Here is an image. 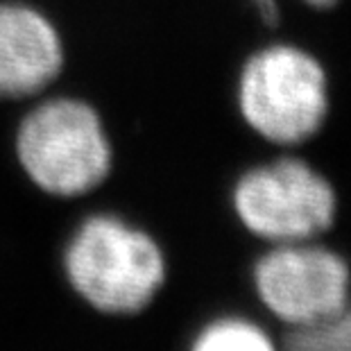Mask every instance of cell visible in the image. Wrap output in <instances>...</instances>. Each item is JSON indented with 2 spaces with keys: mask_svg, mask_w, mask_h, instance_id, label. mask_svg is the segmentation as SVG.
<instances>
[{
  "mask_svg": "<svg viewBox=\"0 0 351 351\" xmlns=\"http://www.w3.org/2000/svg\"><path fill=\"white\" fill-rule=\"evenodd\" d=\"M62 272L80 302L107 317L145 313L168 279L159 238L114 208L82 213L62 247Z\"/></svg>",
  "mask_w": 351,
  "mask_h": 351,
  "instance_id": "cell-1",
  "label": "cell"
},
{
  "mask_svg": "<svg viewBox=\"0 0 351 351\" xmlns=\"http://www.w3.org/2000/svg\"><path fill=\"white\" fill-rule=\"evenodd\" d=\"M14 159L36 193L71 204L109 182L116 156L93 104L73 95H41L16 127Z\"/></svg>",
  "mask_w": 351,
  "mask_h": 351,
  "instance_id": "cell-2",
  "label": "cell"
},
{
  "mask_svg": "<svg viewBox=\"0 0 351 351\" xmlns=\"http://www.w3.org/2000/svg\"><path fill=\"white\" fill-rule=\"evenodd\" d=\"M236 100L254 134L272 145L295 147L322 130L328 116V77L308 50L272 43L243 64Z\"/></svg>",
  "mask_w": 351,
  "mask_h": 351,
  "instance_id": "cell-3",
  "label": "cell"
},
{
  "mask_svg": "<svg viewBox=\"0 0 351 351\" xmlns=\"http://www.w3.org/2000/svg\"><path fill=\"white\" fill-rule=\"evenodd\" d=\"M229 202L238 225L263 245L317 241L335 225L340 206L333 184L293 154L247 168Z\"/></svg>",
  "mask_w": 351,
  "mask_h": 351,
  "instance_id": "cell-4",
  "label": "cell"
},
{
  "mask_svg": "<svg viewBox=\"0 0 351 351\" xmlns=\"http://www.w3.org/2000/svg\"><path fill=\"white\" fill-rule=\"evenodd\" d=\"M250 288L286 331L311 326L351 304V261L319 238L265 245L252 261Z\"/></svg>",
  "mask_w": 351,
  "mask_h": 351,
  "instance_id": "cell-5",
  "label": "cell"
},
{
  "mask_svg": "<svg viewBox=\"0 0 351 351\" xmlns=\"http://www.w3.org/2000/svg\"><path fill=\"white\" fill-rule=\"evenodd\" d=\"M66 66V46L48 14L21 0L0 3V102L46 95Z\"/></svg>",
  "mask_w": 351,
  "mask_h": 351,
  "instance_id": "cell-6",
  "label": "cell"
},
{
  "mask_svg": "<svg viewBox=\"0 0 351 351\" xmlns=\"http://www.w3.org/2000/svg\"><path fill=\"white\" fill-rule=\"evenodd\" d=\"M184 351H281V338L247 313L225 308L193 328Z\"/></svg>",
  "mask_w": 351,
  "mask_h": 351,
  "instance_id": "cell-7",
  "label": "cell"
},
{
  "mask_svg": "<svg viewBox=\"0 0 351 351\" xmlns=\"http://www.w3.org/2000/svg\"><path fill=\"white\" fill-rule=\"evenodd\" d=\"M281 351H351V304L317 324L286 331Z\"/></svg>",
  "mask_w": 351,
  "mask_h": 351,
  "instance_id": "cell-8",
  "label": "cell"
},
{
  "mask_svg": "<svg viewBox=\"0 0 351 351\" xmlns=\"http://www.w3.org/2000/svg\"><path fill=\"white\" fill-rule=\"evenodd\" d=\"M252 3L256 7L258 16L263 19V23L267 25L279 23V5H276V0H252Z\"/></svg>",
  "mask_w": 351,
  "mask_h": 351,
  "instance_id": "cell-9",
  "label": "cell"
},
{
  "mask_svg": "<svg viewBox=\"0 0 351 351\" xmlns=\"http://www.w3.org/2000/svg\"><path fill=\"white\" fill-rule=\"evenodd\" d=\"M304 3L311 7H317V10H326V7H333L338 0H304Z\"/></svg>",
  "mask_w": 351,
  "mask_h": 351,
  "instance_id": "cell-10",
  "label": "cell"
}]
</instances>
